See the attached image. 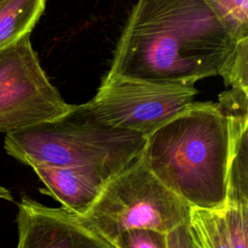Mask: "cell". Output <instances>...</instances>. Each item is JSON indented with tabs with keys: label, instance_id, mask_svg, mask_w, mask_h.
I'll return each mask as SVG.
<instances>
[{
	"label": "cell",
	"instance_id": "1",
	"mask_svg": "<svg viewBox=\"0 0 248 248\" xmlns=\"http://www.w3.org/2000/svg\"><path fill=\"white\" fill-rule=\"evenodd\" d=\"M237 41L207 0H138L102 81L194 86L218 76Z\"/></svg>",
	"mask_w": 248,
	"mask_h": 248
},
{
	"label": "cell",
	"instance_id": "2",
	"mask_svg": "<svg viewBox=\"0 0 248 248\" xmlns=\"http://www.w3.org/2000/svg\"><path fill=\"white\" fill-rule=\"evenodd\" d=\"M231 130L217 103L193 102L145 139V167L190 207L221 209L227 196Z\"/></svg>",
	"mask_w": 248,
	"mask_h": 248
},
{
	"label": "cell",
	"instance_id": "3",
	"mask_svg": "<svg viewBox=\"0 0 248 248\" xmlns=\"http://www.w3.org/2000/svg\"><path fill=\"white\" fill-rule=\"evenodd\" d=\"M145 137L95 123L75 109L6 134V152L26 166L90 167L119 172L141 153Z\"/></svg>",
	"mask_w": 248,
	"mask_h": 248
},
{
	"label": "cell",
	"instance_id": "4",
	"mask_svg": "<svg viewBox=\"0 0 248 248\" xmlns=\"http://www.w3.org/2000/svg\"><path fill=\"white\" fill-rule=\"evenodd\" d=\"M190 206L168 189L140 156L106 184L80 221L108 242L121 232L150 229L164 233L187 224Z\"/></svg>",
	"mask_w": 248,
	"mask_h": 248
},
{
	"label": "cell",
	"instance_id": "5",
	"mask_svg": "<svg viewBox=\"0 0 248 248\" xmlns=\"http://www.w3.org/2000/svg\"><path fill=\"white\" fill-rule=\"evenodd\" d=\"M197 94L194 86L111 79L101 81L95 96L75 109L95 123L146 138L185 110Z\"/></svg>",
	"mask_w": 248,
	"mask_h": 248
},
{
	"label": "cell",
	"instance_id": "6",
	"mask_svg": "<svg viewBox=\"0 0 248 248\" xmlns=\"http://www.w3.org/2000/svg\"><path fill=\"white\" fill-rule=\"evenodd\" d=\"M72 108L49 81L30 35L0 50V133L61 117Z\"/></svg>",
	"mask_w": 248,
	"mask_h": 248
},
{
	"label": "cell",
	"instance_id": "7",
	"mask_svg": "<svg viewBox=\"0 0 248 248\" xmlns=\"http://www.w3.org/2000/svg\"><path fill=\"white\" fill-rule=\"evenodd\" d=\"M16 248H113L62 206H46L28 197L17 204Z\"/></svg>",
	"mask_w": 248,
	"mask_h": 248
},
{
	"label": "cell",
	"instance_id": "8",
	"mask_svg": "<svg viewBox=\"0 0 248 248\" xmlns=\"http://www.w3.org/2000/svg\"><path fill=\"white\" fill-rule=\"evenodd\" d=\"M31 168L46 186L41 192L52 197L76 216L83 215L92 206L108 181L116 174L90 167L33 165Z\"/></svg>",
	"mask_w": 248,
	"mask_h": 248
},
{
	"label": "cell",
	"instance_id": "9",
	"mask_svg": "<svg viewBox=\"0 0 248 248\" xmlns=\"http://www.w3.org/2000/svg\"><path fill=\"white\" fill-rule=\"evenodd\" d=\"M217 104L231 130L225 206L248 205V91L230 88L219 94Z\"/></svg>",
	"mask_w": 248,
	"mask_h": 248
},
{
	"label": "cell",
	"instance_id": "10",
	"mask_svg": "<svg viewBox=\"0 0 248 248\" xmlns=\"http://www.w3.org/2000/svg\"><path fill=\"white\" fill-rule=\"evenodd\" d=\"M46 0H0V50L31 35Z\"/></svg>",
	"mask_w": 248,
	"mask_h": 248
},
{
	"label": "cell",
	"instance_id": "11",
	"mask_svg": "<svg viewBox=\"0 0 248 248\" xmlns=\"http://www.w3.org/2000/svg\"><path fill=\"white\" fill-rule=\"evenodd\" d=\"M188 231L194 248H232L222 208L191 207Z\"/></svg>",
	"mask_w": 248,
	"mask_h": 248
},
{
	"label": "cell",
	"instance_id": "12",
	"mask_svg": "<svg viewBox=\"0 0 248 248\" xmlns=\"http://www.w3.org/2000/svg\"><path fill=\"white\" fill-rule=\"evenodd\" d=\"M218 76L223 78L226 86L248 91V37L237 41Z\"/></svg>",
	"mask_w": 248,
	"mask_h": 248
},
{
	"label": "cell",
	"instance_id": "13",
	"mask_svg": "<svg viewBox=\"0 0 248 248\" xmlns=\"http://www.w3.org/2000/svg\"><path fill=\"white\" fill-rule=\"evenodd\" d=\"M232 27L237 40L248 37V0H207Z\"/></svg>",
	"mask_w": 248,
	"mask_h": 248
},
{
	"label": "cell",
	"instance_id": "14",
	"mask_svg": "<svg viewBox=\"0 0 248 248\" xmlns=\"http://www.w3.org/2000/svg\"><path fill=\"white\" fill-rule=\"evenodd\" d=\"M110 244L113 248H168L167 233L150 229L125 231Z\"/></svg>",
	"mask_w": 248,
	"mask_h": 248
},
{
	"label": "cell",
	"instance_id": "15",
	"mask_svg": "<svg viewBox=\"0 0 248 248\" xmlns=\"http://www.w3.org/2000/svg\"><path fill=\"white\" fill-rule=\"evenodd\" d=\"M232 248H248V205L222 208Z\"/></svg>",
	"mask_w": 248,
	"mask_h": 248
},
{
	"label": "cell",
	"instance_id": "16",
	"mask_svg": "<svg viewBox=\"0 0 248 248\" xmlns=\"http://www.w3.org/2000/svg\"><path fill=\"white\" fill-rule=\"evenodd\" d=\"M168 248H194L189 231L188 223L175 228L167 233Z\"/></svg>",
	"mask_w": 248,
	"mask_h": 248
},
{
	"label": "cell",
	"instance_id": "17",
	"mask_svg": "<svg viewBox=\"0 0 248 248\" xmlns=\"http://www.w3.org/2000/svg\"><path fill=\"white\" fill-rule=\"evenodd\" d=\"M0 200H4V201H8V202L14 201L12 193L7 188L2 186L1 184H0Z\"/></svg>",
	"mask_w": 248,
	"mask_h": 248
}]
</instances>
